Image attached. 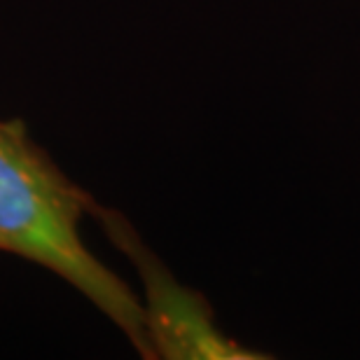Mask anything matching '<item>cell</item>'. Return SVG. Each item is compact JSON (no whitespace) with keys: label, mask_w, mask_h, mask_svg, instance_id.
<instances>
[{"label":"cell","mask_w":360,"mask_h":360,"mask_svg":"<svg viewBox=\"0 0 360 360\" xmlns=\"http://www.w3.org/2000/svg\"><path fill=\"white\" fill-rule=\"evenodd\" d=\"M115 243L136 267L143 283V316L150 358L164 360H260L267 358L241 347L215 326L206 297L190 290L150 250L124 215L96 201L91 211Z\"/></svg>","instance_id":"obj_2"},{"label":"cell","mask_w":360,"mask_h":360,"mask_svg":"<svg viewBox=\"0 0 360 360\" xmlns=\"http://www.w3.org/2000/svg\"><path fill=\"white\" fill-rule=\"evenodd\" d=\"M96 199L31 139L21 120H0V253L40 264L73 285L150 358L141 300L82 241Z\"/></svg>","instance_id":"obj_1"}]
</instances>
